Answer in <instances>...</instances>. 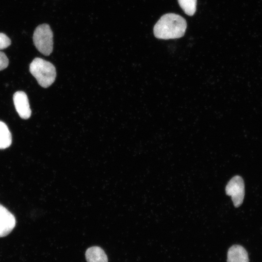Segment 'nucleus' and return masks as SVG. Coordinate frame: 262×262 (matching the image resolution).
Instances as JSON below:
<instances>
[{"mask_svg":"<svg viewBox=\"0 0 262 262\" xmlns=\"http://www.w3.org/2000/svg\"><path fill=\"white\" fill-rule=\"evenodd\" d=\"M9 64V60L5 54L0 51V71L6 68Z\"/></svg>","mask_w":262,"mask_h":262,"instance_id":"obj_12","label":"nucleus"},{"mask_svg":"<svg viewBox=\"0 0 262 262\" xmlns=\"http://www.w3.org/2000/svg\"><path fill=\"white\" fill-rule=\"evenodd\" d=\"M87 262H108V257L100 247L94 246L88 248L85 252Z\"/></svg>","mask_w":262,"mask_h":262,"instance_id":"obj_8","label":"nucleus"},{"mask_svg":"<svg viewBox=\"0 0 262 262\" xmlns=\"http://www.w3.org/2000/svg\"><path fill=\"white\" fill-rule=\"evenodd\" d=\"M33 44L37 49L44 55L48 56L53 50V33L47 24L38 26L33 34Z\"/></svg>","mask_w":262,"mask_h":262,"instance_id":"obj_3","label":"nucleus"},{"mask_svg":"<svg viewBox=\"0 0 262 262\" xmlns=\"http://www.w3.org/2000/svg\"><path fill=\"white\" fill-rule=\"evenodd\" d=\"M12 143V135L7 126L0 121V149L8 147Z\"/></svg>","mask_w":262,"mask_h":262,"instance_id":"obj_9","label":"nucleus"},{"mask_svg":"<svg viewBox=\"0 0 262 262\" xmlns=\"http://www.w3.org/2000/svg\"><path fill=\"white\" fill-rule=\"evenodd\" d=\"M14 215L0 204V237L10 233L16 226Z\"/></svg>","mask_w":262,"mask_h":262,"instance_id":"obj_6","label":"nucleus"},{"mask_svg":"<svg viewBox=\"0 0 262 262\" xmlns=\"http://www.w3.org/2000/svg\"><path fill=\"white\" fill-rule=\"evenodd\" d=\"M179 4L184 13L192 16L196 12V0H178Z\"/></svg>","mask_w":262,"mask_h":262,"instance_id":"obj_10","label":"nucleus"},{"mask_svg":"<svg viewBox=\"0 0 262 262\" xmlns=\"http://www.w3.org/2000/svg\"><path fill=\"white\" fill-rule=\"evenodd\" d=\"M226 193L231 197L235 207L242 204L245 196V184L242 178L239 176L233 177L226 187Z\"/></svg>","mask_w":262,"mask_h":262,"instance_id":"obj_4","label":"nucleus"},{"mask_svg":"<svg viewBox=\"0 0 262 262\" xmlns=\"http://www.w3.org/2000/svg\"><path fill=\"white\" fill-rule=\"evenodd\" d=\"M227 262H249L247 252L242 246L233 245L228 251Z\"/></svg>","mask_w":262,"mask_h":262,"instance_id":"obj_7","label":"nucleus"},{"mask_svg":"<svg viewBox=\"0 0 262 262\" xmlns=\"http://www.w3.org/2000/svg\"><path fill=\"white\" fill-rule=\"evenodd\" d=\"M30 71L36 79L38 84L47 88L54 82L56 71L51 63L40 58H35L30 65Z\"/></svg>","mask_w":262,"mask_h":262,"instance_id":"obj_2","label":"nucleus"},{"mask_svg":"<svg viewBox=\"0 0 262 262\" xmlns=\"http://www.w3.org/2000/svg\"><path fill=\"white\" fill-rule=\"evenodd\" d=\"M11 44L10 39L5 34L0 33V50L7 48Z\"/></svg>","mask_w":262,"mask_h":262,"instance_id":"obj_11","label":"nucleus"},{"mask_svg":"<svg viewBox=\"0 0 262 262\" xmlns=\"http://www.w3.org/2000/svg\"><path fill=\"white\" fill-rule=\"evenodd\" d=\"M13 98L16 110L19 116L24 119H28L31 115V110L26 93L21 91H17L14 93Z\"/></svg>","mask_w":262,"mask_h":262,"instance_id":"obj_5","label":"nucleus"},{"mask_svg":"<svg viewBox=\"0 0 262 262\" xmlns=\"http://www.w3.org/2000/svg\"><path fill=\"white\" fill-rule=\"evenodd\" d=\"M187 23L180 16L168 13L162 16L153 28L154 36L159 39H176L182 37L185 32Z\"/></svg>","mask_w":262,"mask_h":262,"instance_id":"obj_1","label":"nucleus"}]
</instances>
